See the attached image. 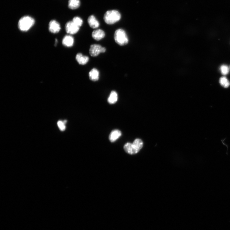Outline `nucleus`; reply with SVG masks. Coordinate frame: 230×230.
I'll list each match as a JSON object with an SVG mask.
<instances>
[{
  "instance_id": "nucleus-1",
  "label": "nucleus",
  "mask_w": 230,
  "mask_h": 230,
  "mask_svg": "<svg viewBox=\"0 0 230 230\" xmlns=\"http://www.w3.org/2000/svg\"><path fill=\"white\" fill-rule=\"evenodd\" d=\"M143 142L140 139H136L132 143H127L124 146V149L126 152L130 154L133 155L138 153L143 147Z\"/></svg>"
},
{
  "instance_id": "nucleus-2",
  "label": "nucleus",
  "mask_w": 230,
  "mask_h": 230,
  "mask_svg": "<svg viewBox=\"0 0 230 230\" xmlns=\"http://www.w3.org/2000/svg\"><path fill=\"white\" fill-rule=\"evenodd\" d=\"M121 18V14L116 10L107 11L104 14V22L109 25L113 24L117 22Z\"/></svg>"
},
{
  "instance_id": "nucleus-3",
  "label": "nucleus",
  "mask_w": 230,
  "mask_h": 230,
  "mask_svg": "<svg viewBox=\"0 0 230 230\" xmlns=\"http://www.w3.org/2000/svg\"><path fill=\"white\" fill-rule=\"evenodd\" d=\"M114 38L115 42L120 45H126L129 42L127 35L125 30L122 29H118L115 31Z\"/></svg>"
},
{
  "instance_id": "nucleus-4",
  "label": "nucleus",
  "mask_w": 230,
  "mask_h": 230,
  "mask_svg": "<svg viewBox=\"0 0 230 230\" xmlns=\"http://www.w3.org/2000/svg\"><path fill=\"white\" fill-rule=\"evenodd\" d=\"M35 20L29 16H25L20 19L18 22V27L22 31H26L32 27L35 23Z\"/></svg>"
},
{
  "instance_id": "nucleus-5",
  "label": "nucleus",
  "mask_w": 230,
  "mask_h": 230,
  "mask_svg": "<svg viewBox=\"0 0 230 230\" xmlns=\"http://www.w3.org/2000/svg\"><path fill=\"white\" fill-rule=\"evenodd\" d=\"M106 51L105 48L98 44H93L91 45L89 50V53L92 57H96L101 53H104Z\"/></svg>"
},
{
  "instance_id": "nucleus-6",
  "label": "nucleus",
  "mask_w": 230,
  "mask_h": 230,
  "mask_svg": "<svg viewBox=\"0 0 230 230\" xmlns=\"http://www.w3.org/2000/svg\"><path fill=\"white\" fill-rule=\"evenodd\" d=\"M66 32L71 35L77 33L80 29V27L78 26L72 21L67 22L65 26Z\"/></svg>"
},
{
  "instance_id": "nucleus-7",
  "label": "nucleus",
  "mask_w": 230,
  "mask_h": 230,
  "mask_svg": "<svg viewBox=\"0 0 230 230\" xmlns=\"http://www.w3.org/2000/svg\"><path fill=\"white\" fill-rule=\"evenodd\" d=\"M61 28L59 23L55 20H51L49 23V29L50 32L56 33L59 32Z\"/></svg>"
},
{
  "instance_id": "nucleus-8",
  "label": "nucleus",
  "mask_w": 230,
  "mask_h": 230,
  "mask_svg": "<svg viewBox=\"0 0 230 230\" xmlns=\"http://www.w3.org/2000/svg\"><path fill=\"white\" fill-rule=\"evenodd\" d=\"M105 36V33L103 30L101 29H97L94 30L92 33V37L96 41L102 39Z\"/></svg>"
},
{
  "instance_id": "nucleus-9",
  "label": "nucleus",
  "mask_w": 230,
  "mask_h": 230,
  "mask_svg": "<svg viewBox=\"0 0 230 230\" xmlns=\"http://www.w3.org/2000/svg\"><path fill=\"white\" fill-rule=\"evenodd\" d=\"M122 135L120 130L116 129L112 131L109 135V140L111 142H114L117 140Z\"/></svg>"
},
{
  "instance_id": "nucleus-10",
  "label": "nucleus",
  "mask_w": 230,
  "mask_h": 230,
  "mask_svg": "<svg viewBox=\"0 0 230 230\" xmlns=\"http://www.w3.org/2000/svg\"><path fill=\"white\" fill-rule=\"evenodd\" d=\"M76 59L78 63L81 65H85L89 61V58L88 56L83 55L80 53L76 54Z\"/></svg>"
},
{
  "instance_id": "nucleus-11",
  "label": "nucleus",
  "mask_w": 230,
  "mask_h": 230,
  "mask_svg": "<svg viewBox=\"0 0 230 230\" xmlns=\"http://www.w3.org/2000/svg\"><path fill=\"white\" fill-rule=\"evenodd\" d=\"M88 22L90 27L93 29L97 28L100 26L98 21L93 15H91L89 17Z\"/></svg>"
},
{
  "instance_id": "nucleus-12",
  "label": "nucleus",
  "mask_w": 230,
  "mask_h": 230,
  "mask_svg": "<svg viewBox=\"0 0 230 230\" xmlns=\"http://www.w3.org/2000/svg\"><path fill=\"white\" fill-rule=\"evenodd\" d=\"M89 77L91 80L95 82L98 81L100 77V72L96 69H92L89 74Z\"/></svg>"
},
{
  "instance_id": "nucleus-13",
  "label": "nucleus",
  "mask_w": 230,
  "mask_h": 230,
  "mask_svg": "<svg viewBox=\"0 0 230 230\" xmlns=\"http://www.w3.org/2000/svg\"><path fill=\"white\" fill-rule=\"evenodd\" d=\"M74 38L70 35L66 36L62 40V44L65 46L71 47L74 45Z\"/></svg>"
},
{
  "instance_id": "nucleus-14",
  "label": "nucleus",
  "mask_w": 230,
  "mask_h": 230,
  "mask_svg": "<svg viewBox=\"0 0 230 230\" xmlns=\"http://www.w3.org/2000/svg\"><path fill=\"white\" fill-rule=\"evenodd\" d=\"M118 98L117 92L114 91H113L111 92L108 98V102L110 104H115L117 101Z\"/></svg>"
},
{
  "instance_id": "nucleus-15",
  "label": "nucleus",
  "mask_w": 230,
  "mask_h": 230,
  "mask_svg": "<svg viewBox=\"0 0 230 230\" xmlns=\"http://www.w3.org/2000/svg\"><path fill=\"white\" fill-rule=\"evenodd\" d=\"M80 5V0H69L68 7L71 9H76L79 8Z\"/></svg>"
},
{
  "instance_id": "nucleus-16",
  "label": "nucleus",
  "mask_w": 230,
  "mask_h": 230,
  "mask_svg": "<svg viewBox=\"0 0 230 230\" xmlns=\"http://www.w3.org/2000/svg\"><path fill=\"white\" fill-rule=\"evenodd\" d=\"M219 82L222 86L225 88L228 87L230 85L229 81L225 76H222L219 78Z\"/></svg>"
},
{
  "instance_id": "nucleus-17",
  "label": "nucleus",
  "mask_w": 230,
  "mask_h": 230,
  "mask_svg": "<svg viewBox=\"0 0 230 230\" xmlns=\"http://www.w3.org/2000/svg\"><path fill=\"white\" fill-rule=\"evenodd\" d=\"M220 70L222 74L224 76H225L228 74L230 69L228 66L223 65L221 66Z\"/></svg>"
},
{
  "instance_id": "nucleus-18",
  "label": "nucleus",
  "mask_w": 230,
  "mask_h": 230,
  "mask_svg": "<svg viewBox=\"0 0 230 230\" xmlns=\"http://www.w3.org/2000/svg\"><path fill=\"white\" fill-rule=\"evenodd\" d=\"M72 21L80 28L83 24L82 19L79 17H74Z\"/></svg>"
},
{
  "instance_id": "nucleus-19",
  "label": "nucleus",
  "mask_w": 230,
  "mask_h": 230,
  "mask_svg": "<svg viewBox=\"0 0 230 230\" xmlns=\"http://www.w3.org/2000/svg\"><path fill=\"white\" fill-rule=\"evenodd\" d=\"M64 122L61 121H59L57 123L58 126L61 131H64L65 129L66 126Z\"/></svg>"
},
{
  "instance_id": "nucleus-20",
  "label": "nucleus",
  "mask_w": 230,
  "mask_h": 230,
  "mask_svg": "<svg viewBox=\"0 0 230 230\" xmlns=\"http://www.w3.org/2000/svg\"><path fill=\"white\" fill-rule=\"evenodd\" d=\"M229 69H230V66H229Z\"/></svg>"
}]
</instances>
